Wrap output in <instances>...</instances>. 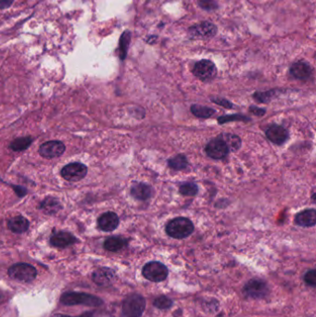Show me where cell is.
Returning <instances> with one entry per match:
<instances>
[{"label": "cell", "mask_w": 316, "mask_h": 317, "mask_svg": "<svg viewBox=\"0 0 316 317\" xmlns=\"http://www.w3.org/2000/svg\"><path fill=\"white\" fill-rule=\"evenodd\" d=\"M245 292L253 299H262L268 293V287L261 279H251L245 286Z\"/></svg>", "instance_id": "obj_11"}, {"label": "cell", "mask_w": 316, "mask_h": 317, "mask_svg": "<svg viewBox=\"0 0 316 317\" xmlns=\"http://www.w3.org/2000/svg\"><path fill=\"white\" fill-rule=\"evenodd\" d=\"M168 165L173 170L181 171L187 167L188 161L184 154H178V155L173 156L171 159L168 160Z\"/></svg>", "instance_id": "obj_23"}, {"label": "cell", "mask_w": 316, "mask_h": 317, "mask_svg": "<svg viewBox=\"0 0 316 317\" xmlns=\"http://www.w3.org/2000/svg\"><path fill=\"white\" fill-rule=\"evenodd\" d=\"M92 278L95 284L99 286H109L113 284V282L115 279V273L113 269L107 268V267H102L95 270L93 273Z\"/></svg>", "instance_id": "obj_15"}, {"label": "cell", "mask_w": 316, "mask_h": 317, "mask_svg": "<svg viewBox=\"0 0 316 317\" xmlns=\"http://www.w3.org/2000/svg\"><path fill=\"white\" fill-rule=\"evenodd\" d=\"M119 217L113 212H108L99 216L97 219V225L99 229L105 232H112L119 226Z\"/></svg>", "instance_id": "obj_13"}, {"label": "cell", "mask_w": 316, "mask_h": 317, "mask_svg": "<svg viewBox=\"0 0 316 317\" xmlns=\"http://www.w3.org/2000/svg\"><path fill=\"white\" fill-rule=\"evenodd\" d=\"M165 229L169 237L175 240H183L193 233L194 225L188 218L177 217L169 222Z\"/></svg>", "instance_id": "obj_1"}, {"label": "cell", "mask_w": 316, "mask_h": 317, "mask_svg": "<svg viewBox=\"0 0 316 317\" xmlns=\"http://www.w3.org/2000/svg\"><path fill=\"white\" fill-rule=\"evenodd\" d=\"M8 228L13 233H24L29 228V221L24 216H15L8 221Z\"/></svg>", "instance_id": "obj_19"}, {"label": "cell", "mask_w": 316, "mask_h": 317, "mask_svg": "<svg viewBox=\"0 0 316 317\" xmlns=\"http://www.w3.org/2000/svg\"><path fill=\"white\" fill-rule=\"evenodd\" d=\"M127 245V240L121 237H111L104 242V249L109 252H119Z\"/></svg>", "instance_id": "obj_21"}, {"label": "cell", "mask_w": 316, "mask_h": 317, "mask_svg": "<svg viewBox=\"0 0 316 317\" xmlns=\"http://www.w3.org/2000/svg\"><path fill=\"white\" fill-rule=\"evenodd\" d=\"M205 151L207 155L214 160H222L226 158L229 153L227 144L220 137L210 140L209 143L207 144Z\"/></svg>", "instance_id": "obj_9"}, {"label": "cell", "mask_w": 316, "mask_h": 317, "mask_svg": "<svg viewBox=\"0 0 316 317\" xmlns=\"http://www.w3.org/2000/svg\"><path fill=\"white\" fill-rule=\"evenodd\" d=\"M231 120H246L249 121V118H246V117H243V116H239V114H237V115H233V116H230V117H222V118H219L218 121H219V124H224V123H227V122H230Z\"/></svg>", "instance_id": "obj_31"}, {"label": "cell", "mask_w": 316, "mask_h": 317, "mask_svg": "<svg viewBox=\"0 0 316 317\" xmlns=\"http://www.w3.org/2000/svg\"><path fill=\"white\" fill-rule=\"evenodd\" d=\"M8 274L12 279L18 281L31 282L36 278L37 271L29 263H19L12 265L8 270Z\"/></svg>", "instance_id": "obj_4"}, {"label": "cell", "mask_w": 316, "mask_h": 317, "mask_svg": "<svg viewBox=\"0 0 316 317\" xmlns=\"http://www.w3.org/2000/svg\"><path fill=\"white\" fill-rule=\"evenodd\" d=\"M33 142V139L31 137H24V138H16L11 144V149L14 151H24L28 149Z\"/></svg>", "instance_id": "obj_25"}, {"label": "cell", "mask_w": 316, "mask_h": 317, "mask_svg": "<svg viewBox=\"0 0 316 317\" xmlns=\"http://www.w3.org/2000/svg\"><path fill=\"white\" fill-rule=\"evenodd\" d=\"M217 34V27L209 22H201L191 26L188 29V35L192 39L204 40L213 38Z\"/></svg>", "instance_id": "obj_6"}, {"label": "cell", "mask_w": 316, "mask_h": 317, "mask_svg": "<svg viewBox=\"0 0 316 317\" xmlns=\"http://www.w3.org/2000/svg\"><path fill=\"white\" fill-rule=\"evenodd\" d=\"M146 307V300L141 295H129L123 303V317H141Z\"/></svg>", "instance_id": "obj_3"}, {"label": "cell", "mask_w": 316, "mask_h": 317, "mask_svg": "<svg viewBox=\"0 0 316 317\" xmlns=\"http://www.w3.org/2000/svg\"><path fill=\"white\" fill-rule=\"evenodd\" d=\"M76 241H77L76 238L72 234L64 232V231H60V232L52 234V236L50 238L51 245L56 247V248H60V249H64L69 246L72 245Z\"/></svg>", "instance_id": "obj_14"}, {"label": "cell", "mask_w": 316, "mask_h": 317, "mask_svg": "<svg viewBox=\"0 0 316 317\" xmlns=\"http://www.w3.org/2000/svg\"><path fill=\"white\" fill-rule=\"evenodd\" d=\"M60 302L64 305H86L96 307L103 303L101 299L94 295L82 292H68L60 298Z\"/></svg>", "instance_id": "obj_2"}, {"label": "cell", "mask_w": 316, "mask_h": 317, "mask_svg": "<svg viewBox=\"0 0 316 317\" xmlns=\"http://www.w3.org/2000/svg\"><path fill=\"white\" fill-rule=\"evenodd\" d=\"M265 135L269 140L275 145H282L285 143L288 138L287 130L285 127L278 126V125L269 126L265 132Z\"/></svg>", "instance_id": "obj_12"}, {"label": "cell", "mask_w": 316, "mask_h": 317, "mask_svg": "<svg viewBox=\"0 0 316 317\" xmlns=\"http://www.w3.org/2000/svg\"><path fill=\"white\" fill-rule=\"evenodd\" d=\"M65 151V145L61 141L53 140L42 144L39 148V154L46 159H54L62 155Z\"/></svg>", "instance_id": "obj_10"}, {"label": "cell", "mask_w": 316, "mask_h": 317, "mask_svg": "<svg viewBox=\"0 0 316 317\" xmlns=\"http://www.w3.org/2000/svg\"><path fill=\"white\" fill-rule=\"evenodd\" d=\"M39 209H42L46 215L53 216L61 209V205L57 198L48 197H46L41 202L40 206H39Z\"/></svg>", "instance_id": "obj_20"}, {"label": "cell", "mask_w": 316, "mask_h": 317, "mask_svg": "<svg viewBox=\"0 0 316 317\" xmlns=\"http://www.w3.org/2000/svg\"><path fill=\"white\" fill-rule=\"evenodd\" d=\"M13 0H0V9L4 10L12 6Z\"/></svg>", "instance_id": "obj_33"}, {"label": "cell", "mask_w": 316, "mask_h": 317, "mask_svg": "<svg viewBox=\"0 0 316 317\" xmlns=\"http://www.w3.org/2000/svg\"><path fill=\"white\" fill-rule=\"evenodd\" d=\"M296 224L299 227L311 228L316 224V210L314 209H305L299 213L295 219Z\"/></svg>", "instance_id": "obj_18"}, {"label": "cell", "mask_w": 316, "mask_h": 317, "mask_svg": "<svg viewBox=\"0 0 316 317\" xmlns=\"http://www.w3.org/2000/svg\"><path fill=\"white\" fill-rule=\"evenodd\" d=\"M227 144L229 151H237L241 147V139L239 136L234 134H223L219 136Z\"/></svg>", "instance_id": "obj_22"}, {"label": "cell", "mask_w": 316, "mask_h": 317, "mask_svg": "<svg viewBox=\"0 0 316 317\" xmlns=\"http://www.w3.org/2000/svg\"><path fill=\"white\" fill-rule=\"evenodd\" d=\"M251 111L252 113H253V114H256V115H260L259 112H260V113H262V114H265V111L263 110V109H256V110H254V109L251 108Z\"/></svg>", "instance_id": "obj_34"}, {"label": "cell", "mask_w": 316, "mask_h": 317, "mask_svg": "<svg viewBox=\"0 0 316 317\" xmlns=\"http://www.w3.org/2000/svg\"><path fill=\"white\" fill-rule=\"evenodd\" d=\"M87 167L80 162H72L61 169V176L70 182H78L85 177Z\"/></svg>", "instance_id": "obj_7"}, {"label": "cell", "mask_w": 316, "mask_h": 317, "mask_svg": "<svg viewBox=\"0 0 316 317\" xmlns=\"http://www.w3.org/2000/svg\"><path fill=\"white\" fill-rule=\"evenodd\" d=\"M153 305L157 307L158 309H161V310H166L171 308L173 305V300L168 298L166 296H161V297H158L156 298L154 302H153Z\"/></svg>", "instance_id": "obj_28"}, {"label": "cell", "mask_w": 316, "mask_h": 317, "mask_svg": "<svg viewBox=\"0 0 316 317\" xmlns=\"http://www.w3.org/2000/svg\"><path fill=\"white\" fill-rule=\"evenodd\" d=\"M304 280L308 285L314 287L316 285L315 270H310L309 272H307L304 276Z\"/></svg>", "instance_id": "obj_30"}, {"label": "cell", "mask_w": 316, "mask_h": 317, "mask_svg": "<svg viewBox=\"0 0 316 317\" xmlns=\"http://www.w3.org/2000/svg\"><path fill=\"white\" fill-rule=\"evenodd\" d=\"M191 113L194 114L197 118L207 119V118L212 117L215 114V111L212 108H209V107H206V106L192 105Z\"/></svg>", "instance_id": "obj_24"}, {"label": "cell", "mask_w": 316, "mask_h": 317, "mask_svg": "<svg viewBox=\"0 0 316 317\" xmlns=\"http://www.w3.org/2000/svg\"><path fill=\"white\" fill-rule=\"evenodd\" d=\"M156 38H157V36H150V39H148L147 41H148V42L150 43V44H151V43L154 42V41H155Z\"/></svg>", "instance_id": "obj_35"}, {"label": "cell", "mask_w": 316, "mask_h": 317, "mask_svg": "<svg viewBox=\"0 0 316 317\" xmlns=\"http://www.w3.org/2000/svg\"><path fill=\"white\" fill-rule=\"evenodd\" d=\"M179 192L181 195L186 196V197H194L196 196L198 192V187L195 183L187 182L183 185H181L179 187Z\"/></svg>", "instance_id": "obj_27"}, {"label": "cell", "mask_w": 316, "mask_h": 317, "mask_svg": "<svg viewBox=\"0 0 316 317\" xmlns=\"http://www.w3.org/2000/svg\"><path fill=\"white\" fill-rule=\"evenodd\" d=\"M212 101L215 102L218 105H221L224 108L232 109L233 107L232 103L225 98H212Z\"/></svg>", "instance_id": "obj_32"}, {"label": "cell", "mask_w": 316, "mask_h": 317, "mask_svg": "<svg viewBox=\"0 0 316 317\" xmlns=\"http://www.w3.org/2000/svg\"><path fill=\"white\" fill-rule=\"evenodd\" d=\"M193 73L201 81H209L216 76L217 69L213 61L202 60L195 64L193 68Z\"/></svg>", "instance_id": "obj_8"}, {"label": "cell", "mask_w": 316, "mask_h": 317, "mask_svg": "<svg viewBox=\"0 0 316 317\" xmlns=\"http://www.w3.org/2000/svg\"><path fill=\"white\" fill-rule=\"evenodd\" d=\"M197 4L202 10L207 12H212L218 9V4L215 0H198Z\"/></svg>", "instance_id": "obj_29"}, {"label": "cell", "mask_w": 316, "mask_h": 317, "mask_svg": "<svg viewBox=\"0 0 316 317\" xmlns=\"http://www.w3.org/2000/svg\"><path fill=\"white\" fill-rule=\"evenodd\" d=\"M312 70L305 61L295 62L290 68V74L298 80H308L311 76Z\"/></svg>", "instance_id": "obj_16"}, {"label": "cell", "mask_w": 316, "mask_h": 317, "mask_svg": "<svg viewBox=\"0 0 316 317\" xmlns=\"http://www.w3.org/2000/svg\"><path fill=\"white\" fill-rule=\"evenodd\" d=\"M142 274L149 281L161 282L167 278L168 269L163 263L150 262L144 266Z\"/></svg>", "instance_id": "obj_5"}, {"label": "cell", "mask_w": 316, "mask_h": 317, "mask_svg": "<svg viewBox=\"0 0 316 317\" xmlns=\"http://www.w3.org/2000/svg\"><path fill=\"white\" fill-rule=\"evenodd\" d=\"M130 193L137 200H147L152 197L153 189L146 183H137L132 186Z\"/></svg>", "instance_id": "obj_17"}, {"label": "cell", "mask_w": 316, "mask_h": 317, "mask_svg": "<svg viewBox=\"0 0 316 317\" xmlns=\"http://www.w3.org/2000/svg\"><path fill=\"white\" fill-rule=\"evenodd\" d=\"M130 40H131V34L128 31H126L122 35L121 40H120V56L122 60L126 59Z\"/></svg>", "instance_id": "obj_26"}]
</instances>
